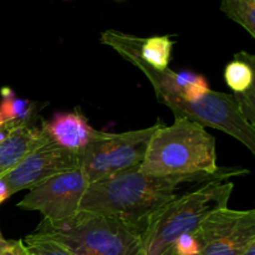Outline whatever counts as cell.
Instances as JSON below:
<instances>
[{"label":"cell","mask_w":255,"mask_h":255,"mask_svg":"<svg viewBox=\"0 0 255 255\" xmlns=\"http://www.w3.org/2000/svg\"><path fill=\"white\" fill-rule=\"evenodd\" d=\"M10 197H11V194H10L9 188H7V186H6V183L4 182V179L0 177V204H1L2 202L6 201V199H9Z\"/></svg>","instance_id":"cell-18"},{"label":"cell","mask_w":255,"mask_h":255,"mask_svg":"<svg viewBox=\"0 0 255 255\" xmlns=\"http://www.w3.org/2000/svg\"><path fill=\"white\" fill-rule=\"evenodd\" d=\"M173 46L174 41L168 35L142 37L139 44V56L148 66L163 71L168 69Z\"/></svg>","instance_id":"cell-13"},{"label":"cell","mask_w":255,"mask_h":255,"mask_svg":"<svg viewBox=\"0 0 255 255\" xmlns=\"http://www.w3.org/2000/svg\"><path fill=\"white\" fill-rule=\"evenodd\" d=\"M87 186L89 181L81 169H72L30 189L16 207L39 212L42 219L51 224L62 223L79 213L80 202Z\"/></svg>","instance_id":"cell-6"},{"label":"cell","mask_w":255,"mask_h":255,"mask_svg":"<svg viewBox=\"0 0 255 255\" xmlns=\"http://www.w3.org/2000/svg\"><path fill=\"white\" fill-rule=\"evenodd\" d=\"M4 125H5V120H4V117H2L1 112H0V128H2V127H4Z\"/></svg>","instance_id":"cell-22"},{"label":"cell","mask_w":255,"mask_h":255,"mask_svg":"<svg viewBox=\"0 0 255 255\" xmlns=\"http://www.w3.org/2000/svg\"><path fill=\"white\" fill-rule=\"evenodd\" d=\"M9 129L7 136L0 142V177L11 171L34 149L49 141L45 132V120L40 116L29 124Z\"/></svg>","instance_id":"cell-10"},{"label":"cell","mask_w":255,"mask_h":255,"mask_svg":"<svg viewBox=\"0 0 255 255\" xmlns=\"http://www.w3.org/2000/svg\"><path fill=\"white\" fill-rule=\"evenodd\" d=\"M255 56L247 51H239L224 69V80L233 95L244 94L255 87Z\"/></svg>","instance_id":"cell-12"},{"label":"cell","mask_w":255,"mask_h":255,"mask_svg":"<svg viewBox=\"0 0 255 255\" xmlns=\"http://www.w3.org/2000/svg\"><path fill=\"white\" fill-rule=\"evenodd\" d=\"M24 255H36V254H34V253H31V252H30L29 251V249H27V252H26V253H25Z\"/></svg>","instance_id":"cell-23"},{"label":"cell","mask_w":255,"mask_h":255,"mask_svg":"<svg viewBox=\"0 0 255 255\" xmlns=\"http://www.w3.org/2000/svg\"><path fill=\"white\" fill-rule=\"evenodd\" d=\"M22 242H24V244L31 253L36 255H70L61 247L57 246V244L46 241V239L35 237L34 234L26 236L22 239Z\"/></svg>","instance_id":"cell-15"},{"label":"cell","mask_w":255,"mask_h":255,"mask_svg":"<svg viewBox=\"0 0 255 255\" xmlns=\"http://www.w3.org/2000/svg\"><path fill=\"white\" fill-rule=\"evenodd\" d=\"M216 138L202 125L177 117L172 125L162 124L152 134L138 171L147 176L171 177L217 174Z\"/></svg>","instance_id":"cell-2"},{"label":"cell","mask_w":255,"mask_h":255,"mask_svg":"<svg viewBox=\"0 0 255 255\" xmlns=\"http://www.w3.org/2000/svg\"><path fill=\"white\" fill-rule=\"evenodd\" d=\"M199 243L193 233L182 234L173 244L172 255H198Z\"/></svg>","instance_id":"cell-16"},{"label":"cell","mask_w":255,"mask_h":255,"mask_svg":"<svg viewBox=\"0 0 255 255\" xmlns=\"http://www.w3.org/2000/svg\"><path fill=\"white\" fill-rule=\"evenodd\" d=\"M241 255H255V239L246 247V249L242 252Z\"/></svg>","instance_id":"cell-19"},{"label":"cell","mask_w":255,"mask_h":255,"mask_svg":"<svg viewBox=\"0 0 255 255\" xmlns=\"http://www.w3.org/2000/svg\"><path fill=\"white\" fill-rule=\"evenodd\" d=\"M45 132L55 144L80 156L100 131L89 124L87 117L79 109H75L52 115L50 121H45Z\"/></svg>","instance_id":"cell-9"},{"label":"cell","mask_w":255,"mask_h":255,"mask_svg":"<svg viewBox=\"0 0 255 255\" xmlns=\"http://www.w3.org/2000/svg\"><path fill=\"white\" fill-rule=\"evenodd\" d=\"M198 255H241L255 239V211L228 207L212 212L193 232Z\"/></svg>","instance_id":"cell-7"},{"label":"cell","mask_w":255,"mask_h":255,"mask_svg":"<svg viewBox=\"0 0 255 255\" xmlns=\"http://www.w3.org/2000/svg\"><path fill=\"white\" fill-rule=\"evenodd\" d=\"M249 174L243 167H223L217 174L154 177L133 168L119 176L90 183L79 212L112 217L143 232L148 219L159 208L179 196L184 184H203Z\"/></svg>","instance_id":"cell-1"},{"label":"cell","mask_w":255,"mask_h":255,"mask_svg":"<svg viewBox=\"0 0 255 255\" xmlns=\"http://www.w3.org/2000/svg\"><path fill=\"white\" fill-rule=\"evenodd\" d=\"M31 234L57 244L70 255H146L142 232L97 213L79 212L59 224L42 219Z\"/></svg>","instance_id":"cell-3"},{"label":"cell","mask_w":255,"mask_h":255,"mask_svg":"<svg viewBox=\"0 0 255 255\" xmlns=\"http://www.w3.org/2000/svg\"><path fill=\"white\" fill-rule=\"evenodd\" d=\"M161 121L147 128L112 133L100 131L80 154V169L90 183L138 168L147 146Z\"/></svg>","instance_id":"cell-5"},{"label":"cell","mask_w":255,"mask_h":255,"mask_svg":"<svg viewBox=\"0 0 255 255\" xmlns=\"http://www.w3.org/2000/svg\"><path fill=\"white\" fill-rule=\"evenodd\" d=\"M27 252V247L25 246L22 239L19 241H10L9 247L6 251L2 252L0 255H24Z\"/></svg>","instance_id":"cell-17"},{"label":"cell","mask_w":255,"mask_h":255,"mask_svg":"<svg viewBox=\"0 0 255 255\" xmlns=\"http://www.w3.org/2000/svg\"><path fill=\"white\" fill-rule=\"evenodd\" d=\"M233 188L232 182H208L164 204L142 232L144 254L172 255L174 242L182 234L193 233L212 212L228 207Z\"/></svg>","instance_id":"cell-4"},{"label":"cell","mask_w":255,"mask_h":255,"mask_svg":"<svg viewBox=\"0 0 255 255\" xmlns=\"http://www.w3.org/2000/svg\"><path fill=\"white\" fill-rule=\"evenodd\" d=\"M221 10L255 37V0H222Z\"/></svg>","instance_id":"cell-14"},{"label":"cell","mask_w":255,"mask_h":255,"mask_svg":"<svg viewBox=\"0 0 255 255\" xmlns=\"http://www.w3.org/2000/svg\"><path fill=\"white\" fill-rule=\"evenodd\" d=\"M9 131L10 129L9 128H6V127H2V128H0V142L2 141V139L5 138V137L7 136V133H9Z\"/></svg>","instance_id":"cell-21"},{"label":"cell","mask_w":255,"mask_h":255,"mask_svg":"<svg viewBox=\"0 0 255 255\" xmlns=\"http://www.w3.org/2000/svg\"><path fill=\"white\" fill-rule=\"evenodd\" d=\"M80 168V156L49 141L27 154L17 166L1 177L10 194L30 191L47 179Z\"/></svg>","instance_id":"cell-8"},{"label":"cell","mask_w":255,"mask_h":255,"mask_svg":"<svg viewBox=\"0 0 255 255\" xmlns=\"http://www.w3.org/2000/svg\"><path fill=\"white\" fill-rule=\"evenodd\" d=\"M9 244H10V241H6V239L2 237L1 231H0V254H1L4 251H6V248L9 247Z\"/></svg>","instance_id":"cell-20"},{"label":"cell","mask_w":255,"mask_h":255,"mask_svg":"<svg viewBox=\"0 0 255 255\" xmlns=\"http://www.w3.org/2000/svg\"><path fill=\"white\" fill-rule=\"evenodd\" d=\"M0 112L5 120V127L15 128L22 126L37 117V112L45 106L29 99H20L10 87L4 86L0 90Z\"/></svg>","instance_id":"cell-11"}]
</instances>
